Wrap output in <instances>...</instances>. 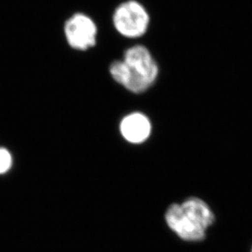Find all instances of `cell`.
<instances>
[{
  "label": "cell",
  "instance_id": "6da1fadb",
  "mask_svg": "<svg viewBox=\"0 0 252 252\" xmlns=\"http://www.w3.org/2000/svg\"><path fill=\"white\" fill-rule=\"evenodd\" d=\"M165 220L174 233L186 241H201L214 222V214L208 205L197 197H191L181 204L171 205Z\"/></svg>",
  "mask_w": 252,
  "mask_h": 252
},
{
  "label": "cell",
  "instance_id": "3957f363",
  "mask_svg": "<svg viewBox=\"0 0 252 252\" xmlns=\"http://www.w3.org/2000/svg\"><path fill=\"white\" fill-rule=\"evenodd\" d=\"M113 23L121 35L126 38H139L147 31L150 16L142 5L130 0L123 2L115 9Z\"/></svg>",
  "mask_w": 252,
  "mask_h": 252
},
{
  "label": "cell",
  "instance_id": "277c9868",
  "mask_svg": "<svg viewBox=\"0 0 252 252\" xmlns=\"http://www.w3.org/2000/svg\"><path fill=\"white\" fill-rule=\"evenodd\" d=\"M64 31L67 43L75 50H88L96 43V25L84 13H75L69 17L64 24Z\"/></svg>",
  "mask_w": 252,
  "mask_h": 252
},
{
  "label": "cell",
  "instance_id": "8992f818",
  "mask_svg": "<svg viewBox=\"0 0 252 252\" xmlns=\"http://www.w3.org/2000/svg\"><path fill=\"white\" fill-rule=\"evenodd\" d=\"M12 155L4 148H0V174L7 172L12 166Z\"/></svg>",
  "mask_w": 252,
  "mask_h": 252
},
{
  "label": "cell",
  "instance_id": "7a4b0ae2",
  "mask_svg": "<svg viewBox=\"0 0 252 252\" xmlns=\"http://www.w3.org/2000/svg\"><path fill=\"white\" fill-rule=\"evenodd\" d=\"M123 61L126 65L124 88L131 93H144L157 79V63L144 46H134L127 49Z\"/></svg>",
  "mask_w": 252,
  "mask_h": 252
},
{
  "label": "cell",
  "instance_id": "5b68a950",
  "mask_svg": "<svg viewBox=\"0 0 252 252\" xmlns=\"http://www.w3.org/2000/svg\"><path fill=\"white\" fill-rule=\"evenodd\" d=\"M119 130L126 141L140 144L150 137L152 126L147 116L135 112L124 117L120 123Z\"/></svg>",
  "mask_w": 252,
  "mask_h": 252
}]
</instances>
